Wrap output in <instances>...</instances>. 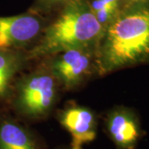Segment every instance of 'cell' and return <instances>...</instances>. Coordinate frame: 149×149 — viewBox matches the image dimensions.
Returning <instances> with one entry per match:
<instances>
[{
	"label": "cell",
	"instance_id": "1",
	"mask_svg": "<svg viewBox=\"0 0 149 149\" xmlns=\"http://www.w3.org/2000/svg\"><path fill=\"white\" fill-rule=\"evenodd\" d=\"M149 63V3L123 7L97 44L100 73Z\"/></svg>",
	"mask_w": 149,
	"mask_h": 149
},
{
	"label": "cell",
	"instance_id": "2",
	"mask_svg": "<svg viewBox=\"0 0 149 149\" xmlns=\"http://www.w3.org/2000/svg\"><path fill=\"white\" fill-rule=\"evenodd\" d=\"M104 29L97 21L87 0H69L29 53L30 58L86 50L98 44Z\"/></svg>",
	"mask_w": 149,
	"mask_h": 149
},
{
	"label": "cell",
	"instance_id": "3",
	"mask_svg": "<svg viewBox=\"0 0 149 149\" xmlns=\"http://www.w3.org/2000/svg\"><path fill=\"white\" fill-rule=\"evenodd\" d=\"M56 84L48 74H36L25 80L19 89L18 107L22 113L32 117L46 114L53 104Z\"/></svg>",
	"mask_w": 149,
	"mask_h": 149
},
{
	"label": "cell",
	"instance_id": "4",
	"mask_svg": "<svg viewBox=\"0 0 149 149\" xmlns=\"http://www.w3.org/2000/svg\"><path fill=\"white\" fill-rule=\"evenodd\" d=\"M43 21L35 13L0 17V50L22 47L42 31Z\"/></svg>",
	"mask_w": 149,
	"mask_h": 149
},
{
	"label": "cell",
	"instance_id": "5",
	"mask_svg": "<svg viewBox=\"0 0 149 149\" xmlns=\"http://www.w3.org/2000/svg\"><path fill=\"white\" fill-rule=\"evenodd\" d=\"M106 129L118 149H136L143 136L138 117L124 107L116 108L108 114Z\"/></svg>",
	"mask_w": 149,
	"mask_h": 149
},
{
	"label": "cell",
	"instance_id": "6",
	"mask_svg": "<svg viewBox=\"0 0 149 149\" xmlns=\"http://www.w3.org/2000/svg\"><path fill=\"white\" fill-rule=\"evenodd\" d=\"M60 122L71 136V149H82L84 145L95 139L97 123L89 109L70 108L61 114Z\"/></svg>",
	"mask_w": 149,
	"mask_h": 149
},
{
	"label": "cell",
	"instance_id": "7",
	"mask_svg": "<svg viewBox=\"0 0 149 149\" xmlns=\"http://www.w3.org/2000/svg\"><path fill=\"white\" fill-rule=\"evenodd\" d=\"M91 65V56L84 49L70 50L62 52L54 60L52 70L54 75L65 86L78 84Z\"/></svg>",
	"mask_w": 149,
	"mask_h": 149
},
{
	"label": "cell",
	"instance_id": "8",
	"mask_svg": "<svg viewBox=\"0 0 149 149\" xmlns=\"http://www.w3.org/2000/svg\"><path fill=\"white\" fill-rule=\"evenodd\" d=\"M0 149H39L27 128L9 118L0 120Z\"/></svg>",
	"mask_w": 149,
	"mask_h": 149
},
{
	"label": "cell",
	"instance_id": "9",
	"mask_svg": "<svg viewBox=\"0 0 149 149\" xmlns=\"http://www.w3.org/2000/svg\"><path fill=\"white\" fill-rule=\"evenodd\" d=\"M0 50V96L5 94L12 76L17 69V60L13 54Z\"/></svg>",
	"mask_w": 149,
	"mask_h": 149
},
{
	"label": "cell",
	"instance_id": "10",
	"mask_svg": "<svg viewBox=\"0 0 149 149\" xmlns=\"http://www.w3.org/2000/svg\"><path fill=\"white\" fill-rule=\"evenodd\" d=\"M69 0H37V6L43 10L53 8L57 6H63Z\"/></svg>",
	"mask_w": 149,
	"mask_h": 149
},
{
	"label": "cell",
	"instance_id": "11",
	"mask_svg": "<svg viewBox=\"0 0 149 149\" xmlns=\"http://www.w3.org/2000/svg\"><path fill=\"white\" fill-rule=\"evenodd\" d=\"M123 7L130 5H135V4H141V3H148L149 0H122Z\"/></svg>",
	"mask_w": 149,
	"mask_h": 149
}]
</instances>
